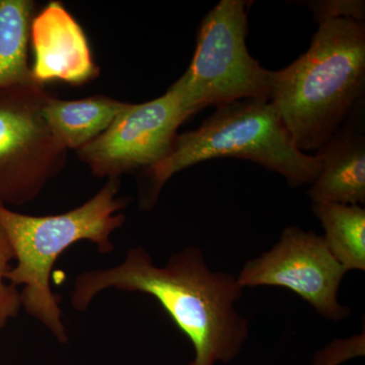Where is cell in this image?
I'll use <instances>...</instances> for the list:
<instances>
[{"label": "cell", "instance_id": "9a60e30c", "mask_svg": "<svg viewBox=\"0 0 365 365\" xmlns=\"http://www.w3.org/2000/svg\"><path fill=\"white\" fill-rule=\"evenodd\" d=\"M319 23L335 19L364 21L365 4L360 0H326L309 4Z\"/></svg>", "mask_w": 365, "mask_h": 365}, {"label": "cell", "instance_id": "5b68a950", "mask_svg": "<svg viewBox=\"0 0 365 365\" xmlns=\"http://www.w3.org/2000/svg\"><path fill=\"white\" fill-rule=\"evenodd\" d=\"M249 4L222 0L201 21L191 64L170 86L190 117L209 106L270 100L273 71L262 67L247 47Z\"/></svg>", "mask_w": 365, "mask_h": 365}, {"label": "cell", "instance_id": "7c38bea8", "mask_svg": "<svg viewBox=\"0 0 365 365\" xmlns=\"http://www.w3.org/2000/svg\"><path fill=\"white\" fill-rule=\"evenodd\" d=\"M35 7L31 0H0V88L35 83L28 63Z\"/></svg>", "mask_w": 365, "mask_h": 365}, {"label": "cell", "instance_id": "ba28073f", "mask_svg": "<svg viewBox=\"0 0 365 365\" xmlns=\"http://www.w3.org/2000/svg\"><path fill=\"white\" fill-rule=\"evenodd\" d=\"M190 115L177 91L143 104H127L109 128L78 151L95 176L118 178L155 167L174 146L178 129Z\"/></svg>", "mask_w": 365, "mask_h": 365}, {"label": "cell", "instance_id": "3957f363", "mask_svg": "<svg viewBox=\"0 0 365 365\" xmlns=\"http://www.w3.org/2000/svg\"><path fill=\"white\" fill-rule=\"evenodd\" d=\"M119 187L120 180L112 178L90 200L62 215H21L0 205V225L16 261L6 280L14 287L23 285L21 304L60 342H67L68 336L62 322L61 299L50 285L53 267L63 252L78 242H93L103 254L114 250L111 235L125 222V216L116 212L128 203L117 196Z\"/></svg>", "mask_w": 365, "mask_h": 365}, {"label": "cell", "instance_id": "9c48e42d", "mask_svg": "<svg viewBox=\"0 0 365 365\" xmlns=\"http://www.w3.org/2000/svg\"><path fill=\"white\" fill-rule=\"evenodd\" d=\"M30 44L34 53L31 76L38 85L61 81L83 86L100 74L83 28L61 2H49L34 16Z\"/></svg>", "mask_w": 365, "mask_h": 365}, {"label": "cell", "instance_id": "277c9868", "mask_svg": "<svg viewBox=\"0 0 365 365\" xmlns=\"http://www.w3.org/2000/svg\"><path fill=\"white\" fill-rule=\"evenodd\" d=\"M235 158L252 160L284 177L288 185L312 184L321 170L318 155L297 148L270 101H237L216 108L196 130L178 134L167 158L148 170L150 195L158 194L177 173L213 158Z\"/></svg>", "mask_w": 365, "mask_h": 365}, {"label": "cell", "instance_id": "52a82bcc", "mask_svg": "<svg viewBox=\"0 0 365 365\" xmlns=\"http://www.w3.org/2000/svg\"><path fill=\"white\" fill-rule=\"evenodd\" d=\"M346 273L323 235L289 227L270 251L244 266L237 280L242 288H287L324 318L340 322L349 316V309L338 300Z\"/></svg>", "mask_w": 365, "mask_h": 365}, {"label": "cell", "instance_id": "4fadbf2b", "mask_svg": "<svg viewBox=\"0 0 365 365\" xmlns=\"http://www.w3.org/2000/svg\"><path fill=\"white\" fill-rule=\"evenodd\" d=\"M327 246L346 272L365 269V209L361 205L314 203Z\"/></svg>", "mask_w": 365, "mask_h": 365}, {"label": "cell", "instance_id": "6da1fadb", "mask_svg": "<svg viewBox=\"0 0 365 365\" xmlns=\"http://www.w3.org/2000/svg\"><path fill=\"white\" fill-rule=\"evenodd\" d=\"M110 288L155 297L193 346L195 359L189 365L227 364L248 338V321L235 307L242 288L230 274L211 270L198 248L174 255L165 267L155 266L145 250H129L116 267L81 273L72 307L85 311Z\"/></svg>", "mask_w": 365, "mask_h": 365}, {"label": "cell", "instance_id": "8992f818", "mask_svg": "<svg viewBox=\"0 0 365 365\" xmlns=\"http://www.w3.org/2000/svg\"><path fill=\"white\" fill-rule=\"evenodd\" d=\"M50 96L36 83L0 88V205L31 202L66 165L42 115Z\"/></svg>", "mask_w": 365, "mask_h": 365}, {"label": "cell", "instance_id": "8fae6325", "mask_svg": "<svg viewBox=\"0 0 365 365\" xmlns=\"http://www.w3.org/2000/svg\"><path fill=\"white\" fill-rule=\"evenodd\" d=\"M127 104L104 96L73 101L50 96L42 115L56 140L66 150L78 151L107 130Z\"/></svg>", "mask_w": 365, "mask_h": 365}, {"label": "cell", "instance_id": "30bf717a", "mask_svg": "<svg viewBox=\"0 0 365 365\" xmlns=\"http://www.w3.org/2000/svg\"><path fill=\"white\" fill-rule=\"evenodd\" d=\"M321 170L309 195L314 203L361 205L365 202V140L364 134L339 129L316 151Z\"/></svg>", "mask_w": 365, "mask_h": 365}, {"label": "cell", "instance_id": "7a4b0ae2", "mask_svg": "<svg viewBox=\"0 0 365 365\" xmlns=\"http://www.w3.org/2000/svg\"><path fill=\"white\" fill-rule=\"evenodd\" d=\"M365 25L319 23L307 51L273 71L270 103L300 150L318 151L340 129L364 93Z\"/></svg>", "mask_w": 365, "mask_h": 365}, {"label": "cell", "instance_id": "5bb4252c", "mask_svg": "<svg viewBox=\"0 0 365 365\" xmlns=\"http://www.w3.org/2000/svg\"><path fill=\"white\" fill-rule=\"evenodd\" d=\"M13 260V248L4 227L0 225V332L6 328L9 319L18 316L23 307L21 294L16 287L6 283V274L11 269V262Z\"/></svg>", "mask_w": 365, "mask_h": 365}]
</instances>
